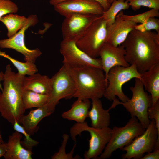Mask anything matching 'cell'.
<instances>
[{"mask_svg":"<svg viewBox=\"0 0 159 159\" xmlns=\"http://www.w3.org/2000/svg\"><path fill=\"white\" fill-rule=\"evenodd\" d=\"M59 51L63 57V65L65 66L72 68L90 66L102 69L100 58L89 56L78 47L74 41L63 39Z\"/></svg>","mask_w":159,"mask_h":159,"instance_id":"11","label":"cell"},{"mask_svg":"<svg viewBox=\"0 0 159 159\" xmlns=\"http://www.w3.org/2000/svg\"><path fill=\"white\" fill-rule=\"evenodd\" d=\"M121 45L125 50L126 61L135 65L140 74L159 63V34L156 32L134 29Z\"/></svg>","mask_w":159,"mask_h":159,"instance_id":"1","label":"cell"},{"mask_svg":"<svg viewBox=\"0 0 159 159\" xmlns=\"http://www.w3.org/2000/svg\"><path fill=\"white\" fill-rule=\"evenodd\" d=\"M89 100L77 99L72 104L69 110L62 114V117L69 120L75 121L77 123L84 122L88 117L89 109L91 105Z\"/></svg>","mask_w":159,"mask_h":159,"instance_id":"22","label":"cell"},{"mask_svg":"<svg viewBox=\"0 0 159 159\" xmlns=\"http://www.w3.org/2000/svg\"><path fill=\"white\" fill-rule=\"evenodd\" d=\"M125 50L122 45L115 47L107 42L104 43L100 52L99 57L106 79L112 68L117 66L128 67L130 65L125 60Z\"/></svg>","mask_w":159,"mask_h":159,"instance_id":"15","label":"cell"},{"mask_svg":"<svg viewBox=\"0 0 159 159\" xmlns=\"http://www.w3.org/2000/svg\"><path fill=\"white\" fill-rule=\"evenodd\" d=\"M52 113L46 104L36 109L31 110L27 115H24L22 118L21 124H22L30 135H32L38 130L39 127L38 125L40 122Z\"/></svg>","mask_w":159,"mask_h":159,"instance_id":"19","label":"cell"},{"mask_svg":"<svg viewBox=\"0 0 159 159\" xmlns=\"http://www.w3.org/2000/svg\"><path fill=\"white\" fill-rule=\"evenodd\" d=\"M52 81L47 76L35 73L25 77L23 89L39 94L49 95L51 92Z\"/></svg>","mask_w":159,"mask_h":159,"instance_id":"21","label":"cell"},{"mask_svg":"<svg viewBox=\"0 0 159 159\" xmlns=\"http://www.w3.org/2000/svg\"><path fill=\"white\" fill-rule=\"evenodd\" d=\"M92 100V107L88 114L91 121V126L101 129L109 127L110 125V116L109 109H104L100 99Z\"/></svg>","mask_w":159,"mask_h":159,"instance_id":"20","label":"cell"},{"mask_svg":"<svg viewBox=\"0 0 159 159\" xmlns=\"http://www.w3.org/2000/svg\"><path fill=\"white\" fill-rule=\"evenodd\" d=\"M4 141L2 136L1 134V131L0 130V144L4 143Z\"/></svg>","mask_w":159,"mask_h":159,"instance_id":"39","label":"cell"},{"mask_svg":"<svg viewBox=\"0 0 159 159\" xmlns=\"http://www.w3.org/2000/svg\"><path fill=\"white\" fill-rule=\"evenodd\" d=\"M4 76V73L2 72H0V89L1 91L3 89V87L1 83V82L2 81Z\"/></svg>","mask_w":159,"mask_h":159,"instance_id":"38","label":"cell"},{"mask_svg":"<svg viewBox=\"0 0 159 159\" xmlns=\"http://www.w3.org/2000/svg\"><path fill=\"white\" fill-rule=\"evenodd\" d=\"M140 75L144 87L151 94V106H153L159 100V63Z\"/></svg>","mask_w":159,"mask_h":159,"instance_id":"18","label":"cell"},{"mask_svg":"<svg viewBox=\"0 0 159 159\" xmlns=\"http://www.w3.org/2000/svg\"><path fill=\"white\" fill-rule=\"evenodd\" d=\"M27 18L26 24L16 34L8 39L0 40V48L14 49L23 55L26 62L34 63L42 53L37 48L30 49L26 47L24 41L25 33L29 27L36 25L38 20L36 15H29Z\"/></svg>","mask_w":159,"mask_h":159,"instance_id":"12","label":"cell"},{"mask_svg":"<svg viewBox=\"0 0 159 159\" xmlns=\"http://www.w3.org/2000/svg\"><path fill=\"white\" fill-rule=\"evenodd\" d=\"M147 113L148 117L150 120H154L156 127L159 134V100L154 105L148 108Z\"/></svg>","mask_w":159,"mask_h":159,"instance_id":"33","label":"cell"},{"mask_svg":"<svg viewBox=\"0 0 159 159\" xmlns=\"http://www.w3.org/2000/svg\"><path fill=\"white\" fill-rule=\"evenodd\" d=\"M132 9L134 11L139 9L142 6L151 9H159V0H126Z\"/></svg>","mask_w":159,"mask_h":159,"instance_id":"30","label":"cell"},{"mask_svg":"<svg viewBox=\"0 0 159 159\" xmlns=\"http://www.w3.org/2000/svg\"><path fill=\"white\" fill-rule=\"evenodd\" d=\"M25 76L13 71L9 64L4 73L3 87L0 92V113L12 125L16 122L21 124L26 110L22 97Z\"/></svg>","mask_w":159,"mask_h":159,"instance_id":"2","label":"cell"},{"mask_svg":"<svg viewBox=\"0 0 159 159\" xmlns=\"http://www.w3.org/2000/svg\"><path fill=\"white\" fill-rule=\"evenodd\" d=\"M0 21L6 27L7 35L8 38H10L24 26L28 18L24 16L10 13L2 16L0 19Z\"/></svg>","mask_w":159,"mask_h":159,"instance_id":"23","label":"cell"},{"mask_svg":"<svg viewBox=\"0 0 159 159\" xmlns=\"http://www.w3.org/2000/svg\"><path fill=\"white\" fill-rule=\"evenodd\" d=\"M17 5L10 0H0V19L7 14L16 13Z\"/></svg>","mask_w":159,"mask_h":159,"instance_id":"32","label":"cell"},{"mask_svg":"<svg viewBox=\"0 0 159 159\" xmlns=\"http://www.w3.org/2000/svg\"><path fill=\"white\" fill-rule=\"evenodd\" d=\"M53 6L55 10L64 17L75 14L102 16L104 11L98 2L92 0H67Z\"/></svg>","mask_w":159,"mask_h":159,"instance_id":"14","label":"cell"},{"mask_svg":"<svg viewBox=\"0 0 159 159\" xmlns=\"http://www.w3.org/2000/svg\"><path fill=\"white\" fill-rule=\"evenodd\" d=\"M112 129L110 140L98 159L109 158L114 151L130 144L136 137L141 135L145 128L136 117H131L124 126H115Z\"/></svg>","mask_w":159,"mask_h":159,"instance_id":"5","label":"cell"},{"mask_svg":"<svg viewBox=\"0 0 159 159\" xmlns=\"http://www.w3.org/2000/svg\"><path fill=\"white\" fill-rule=\"evenodd\" d=\"M134 78L141 79L140 74L134 65L128 67L117 66L112 68L106 77L109 84L103 96L110 101L114 100L116 96L121 102L127 101L129 98L123 92L122 87L125 83Z\"/></svg>","mask_w":159,"mask_h":159,"instance_id":"7","label":"cell"},{"mask_svg":"<svg viewBox=\"0 0 159 159\" xmlns=\"http://www.w3.org/2000/svg\"><path fill=\"white\" fill-rule=\"evenodd\" d=\"M98 2L102 7L104 11H107L109 8L110 4L108 3V0H92Z\"/></svg>","mask_w":159,"mask_h":159,"instance_id":"35","label":"cell"},{"mask_svg":"<svg viewBox=\"0 0 159 159\" xmlns=\"http://www.w3.org/2000/svg\"><path fill=\"white\" fill-rule=\"evenodd\" d=\"M130 6L128 2L126 0H114L108 9L104 11L101 16L109 26L114 22L116 16L120 11L128 9Z\"/></svg>","mask_w":159,"mask_h":159,"instance_id":"25","label":"cell"},{"mask_svg":"<svg viewBox=\"0 0 159 159\" xmlns=\"http://www.w3.org/2000/svg\"><path fill=\"white\" fill-rule=\"evenodd\" d=\"M0 56L4 57L9 60L17 69L18 72L21 75L29 76L38 72L37 66L34 63L26 61L25 62H20L6 54V52H2L0 50Z\"/></svg>","mask_w":159,"mask_h":159,"instance_id":"26","label":"cell"},{"mask_svg":"<svg viewBox=\"0 0 159 159\" xmlns=\"http://www.w3.org/2000/svg\"><path fill=\"white\" fill-rule=\"evenodd\" d=\"M49 95L39 94L23 89L22 100L25 110L34 107L38 108L46 104Z\"/></svg>","mask_w":159,"mask_h":159,"instance_id":"24","label":"cell"},{"mask_svg":"<svg viewBox=\"0 0 159 159\" xmlns=\"http://www.w3.org/2000/svg\"><path fill=\"white\" fill-rule=\"evenodd\" d=\"M159 9H151L143 13L132 16L125 14L122 10L118 14L121 18L124 19L132 21L137 24L138 23L143 24L151 17H159Z\"/></svg>","mask_w":159,"mask_h":159,"instance_id":"27","label":"cell"},{"mask_svg":"<svg viewBox=\"0 0 159 159\" xmlns=\"http://www.w3.org/2000/svg\"><path fill=\"white\" fill-rule=\"evenodd\" d=\"M64 66L75 84L74 97L92 100L103 97L107 81L102 69L90 66L72 68Z\"/></svg>","mask_w":159,"mask_h":159,"instance_id":"3","label":"cell"},{"mask_svg":"<svg viewBox=\"0 0 159 159\" xmlns=\"http://www.w3.org/2000/svg\"><path fill=\"white\" fill-rule=\"evenodd\" d=\"M114 0H108V3L111 4L112 3L113 1Z\"/></svg>","mask_w":159,"mask_h":159,"instance_id":"40","label":"cell"},{"mask_svg":"<svg viewBox=\"0 0 159 159\" xmlns=\"http://www.w3.org/2000/svg\"><path fill=\"white\" fill-rule=\"evenodd\" d=\"M159 149V134L154 119L150 122L144 132L136 137L129 145L123 148L125 153L122 155L123 159H140L144 154Z\"/></svg>","mask_w":159,"mask_h":159,"instance_id":"8","label":"cell"},{"mask_svg":"<svg viewBox=\"0 0 159 159\" xmlns=\"http://www.w3.org/2000/svg\"><path fill=\"white\" fill-rule=\"evenodd\" d=\"M63 141L60 147L59 151L55 153L52 157V159H80L81 158L79 155L73 157L74 150L76 146L75 144L70 152L66 153L65 151L66 145L69 139V135L67 134H64L62 136Z\"/></svg>","mask_w":159,"mask_h":159,"instance_id":"28","label":"cell"},{"mask_svg":"<svg viewBox=\"0 0 159 159\" xmlns=\"http://www.w3.org/2000/svg\"><path fill=\"white\" fill-rule=\"evenodd\" d=\"M159 149L154 150L143 156L140 159H159Z\"/></svg>","mask_w":159,"mask_h":159,"instance_id":"34","label":"cell"},{"mask_svg":"<svg viewBox=\"0 0 159 159\" xmlns=\"http://www.w3.org/2000/svg\"><path fill=\"white\" fill-rule=\"evenodd\" d=\"M107 25L100 16L90 26L85 34L76 42L78 47L90 57L96 58L106 42Z\"/></svg>","mask_w":159,"mask_h":159,"instance_id":"9","label":"cell"},{"mask_svg":"<svg viewBox=\"0 0 159 159\" xmlns=\"http://www.w3.org/2000/svg\"><path fill=\"white\" fill-rule=\"evenodd\" d=\"M13 128L15 131L23 134L25 137L23 141H21L22 146L26 149L32 151L33 147L37 145L39 142L32 139L30 135L26 132L23 126L20 124L16 122L13 125Z\"/></svg>","mask_w":159,"mask_h":159,"instance_id":"29","label":"cell"},{"mask_svg":"<svg viewBox=\"0 0 159 159\" xmlns=\"http://www.w3.org/2000/svg\"><path fill=\"white\" fill-rule=\"evenodd\" d=\"M67 0H50V4L53 6Z\"/></svg>","mask_w":159,"mask_h":159,"instance_id":"37","label":"cell"},{"mask_svg":"<svg viewBox=\"0 0 159 159\" xmlns=\"http://www.w3.org/2000/svg\"><path fill=\"white\" fill-rule=\"evenodd\" d=\"M21 133L15 131L9 137L6 143V151L4 156L5 159H32L33 153L24 148L21 140Z\"/></svg>","mask_w":159,"mask_h":159,"instance_id":"17","label":"cell"},{"mask_svg":"<svg viewBox=\"0 0 159 159\" xmlns=\"http://www.w3.org/2000/svg\"><path fill=\"white\" fill-rule=\"evenodd\" d=\"M84 131L88 132L90 138L89 147L84 153L85 159H97L102 153L109 142L112 135V129L109 127L97 129L89 126L87 122L76 123L70 129V133L72 139L76 141V136L80 135Z\"/></svg>","mask_w":159,"mask_h":159,"instance_id":"6","label":"cell"},{"mask_svg":"<svg viewBox=\"0 0 159 159\" xmlns=\"http://www.w3.org/2000/svg\"><path fill=\"white\" fill-rule=\"evenodd\" d=\"M51 78V90L46 105L52 113L60 100L73 97L76 89L73 80L63 65Z\"/></svg>","mask_w":159,"mask_h":159,"instance_id":"10","label":"cell"},{"mask_svg":"<svg viewBox=\"0 0 159 159\" xmlns=\"http://www.w3.org/2000/svg\"><path fill=\"white\" fill-rule=\"evenodd\" d=\"M134 29L141 32L154 29L159 34V19L155 17H151L144 23L137 24L135 27Z\"/></svg>","mask_w":159,"mask_h":159,"instance_id":"31","label":"cell"},{"mask_svg":"<svg viewBox=\"0 0 159 159\" xmlns=\"http://www.w3.org/2000/svg\"><path fill=\"white\" fill-rule=\"evenodd\" d=\"M137 24L132 21L122 19L118 14L114 22L107 26L106 42L115 47L121 45Z\"/></svg>","mask_w":159,"mask_h":159,"instance_id":"16","label":"cell"},{"mask_svg":"<svg viewBox=\"0 0 159 159\" xmlns=\"http://www.w3.org/2000/svg\"><path fill=\"white\" fill-rule=\"evenodd\" d=\"M130 89L132 93L130 99L125 102H120L116 98L108 109H114L118 105H122L130 114L131 117H136L145 128L148 125L150 120L148 117V110L151 106V96L145 92L141 80L135 78V85Z\"/></svg>","mask_w":159,"mask_h":159,"instance_id":"4","label":"cell"},{"mask_svg":"<svg viewBox=\"0 0 159 159\" xmlns=\"http://www.w3.org/2000/svg\"><path fill=\"white\" fill-rule=\"evenodd\" d=\"M0 32H1V31H0Z\"/></svg>","mask_w":159,"mask_h":159,"instance_id":"41","label":"cell"},{"mask_svg":"<svg viewBox=\"0 0 159 159\" xmlns=\"http://www.w3.org/2000/svg\"><path fill=\"white\" fill-rule=\"evenodd\" d=\"M100 16L75 14L65 17L61 26L63 39L76 42L85 34L92 23Z\"/></svg>","mask_w":159,"mask_h":159,"instance_id":"13","label":"cell"},{"mask_svg":"<svg viewBox=\"0 0 159 159\" xmlns=\"http://www.w3.org/2000/svg\"><path fill=\"white\" fill-rule=\"evenodd\" d=\"M6 151V143L0 144V158L4 157Z\"/></svg>","mask_w":159,"mask_h":159,"instance_id":"36","label":"cell"}]
</instances>
